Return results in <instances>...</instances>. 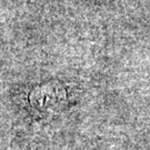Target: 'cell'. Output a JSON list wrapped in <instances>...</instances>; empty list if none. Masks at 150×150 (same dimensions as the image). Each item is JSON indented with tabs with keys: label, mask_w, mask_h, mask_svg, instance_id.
I'll return each mask as SVG.
<instances>
[{
	"label": "cell",
	"mask_w": 150,
	"mask_h": 150,
	"mask_svg": "<svg viewBox=\"0 0 150 150\" xmlns=\"http://www.w3.org/2000/svg\"><path fill=\"white\" fill-rule=\"evenodd\" d=\"M29 102L36 112L47 117L66 109L69 102L68 92L64 85L56 81L49 82L36 87L29 95Z\"/></svg>",
	"instance_id": "1"
}]
</instances>
